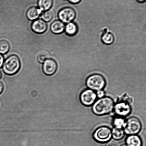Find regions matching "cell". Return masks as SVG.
<instances>
[{
    "instance_id": "6da1fadb",
    "label": "cell",
    "mask_w": 146,
    "mask_h": 146,
    "mask_svg": "<svg viewBox=\"0 0 146 146\" xmlns=\"http://www.w3.org/2000/svg\"><path fill=\"white\" fill-rule=\"evenodd\" d=\"M114 103L111 97H104L99 99L93 104V112L96 115L102 116L110 113L113 110Z\"/></svg>"
},
{
    "instance_id": "7a4b0ae2",
    "label": "cell",
    "mask_w": 146,
    "mask_h": 146,
    "mask_svg": "<svg viewBox=\"0 0 146 146\" xmlns=\"http://www.w3.org/2000/svg\"><path fill=\"white\" fill-rule=\"evenodd\" d=\"M21 67V63L18 56L12 55L8 57L4 61L3 70L5 74L13 75L18 72Z\"/></svg>"
},
{
    "instance_id": "3957f363",
    "label": "cell",
    "mask_w": 146,
    "mask_h": 146,
    "mask_svg": "<svg viewBox=\"0 0 146 146\" xmlns=\"http://www.w3.org/2000/svg\"><path fill=\"white\" fill-rule=\"evenodd\" d=\"M106 81L104 76L101 74H91L87 77L86 81V85L89 89L93 91L103 90L105 88Z\"/></svg>"
},
{
    "instance_id": "277c9868",
    "label": "cell",
    "mask_w": 146,
    "mask_h": 146,
    "mask_svg": "<svg viewBox=\"0 0 146 146\" xmlns=\"http://www.w3.org/2000/svg\"><path fill=\"white\" fill-rule=\"evenodd\" d=\"M141 127L140 120L137 117H131L125 121L123 130L127 135H136L141 131Z\"/></svg>"
},
{
    "instance_id": "5b68a950",
    "label": "cell",
    "mask_w": 146,
    "mask_h": 146,
    "mask_svg": "<svg viewBox=\"0 0 146 146\" xmlns=\"http://www.w3.org/2000/svg\"><path fill=\"white\" fill-rule=\"evenodd\" d=\"M93 137L95 141L99 142H108L112 137L111 130L106 126L100 127L94 131Z\"/></svg>"
},
{
    "instance_id": "8992f818",
    "label": "cell",
    "mask_w": 146,
    "mask_h": 146,
    "mask_svg": "<svg viewBox=\"0 0 146 146\" xmlns=\"http://www.w3.org/2000/svg\"><path fill=\"white\" fill-rule=\"evenodd\" d=\"M96 94L91 89H86L80 94V99L81 103L86 106L93 105L97 99Z\"/></svg>"
},
{
    "instance_id": "52a82bcc",
    "label": "cell",
    "mask_w": 146,
    "mask_h": 146,
    "mask_svg": "<svg viewBox=\"0 0 146 146\" xmlns=\"http://www.w3.org/2000/svg\"><path fill=\"white\" fill-rule=\"evenodd\" d=\"M76 17V12L70 7H66L60 10L58 13V17L60 21L66 23L72 22Z\"/></svg>"
},
{
    "instance_id": "ba28073f",
    "label": "cell",
    "mask_w": 146,
    "mask_h": 146,
    "mask_svg": "<svg viewBox=\"0 0 146 146\" xmlns=\"http://www.w3.org/2000/svg\"><path fill=\"white\" fill-rule=\"evenodd\" d=\"M113 110L117 115L123 117L129 115L131 112V108L128 103L122 101L117 103L114 106Z\"/></svg>"
},
{
    "instance_id": "9c48e42d",
    "label": "cell",
    "mask_w": 146,
    "mask_h": 146,
    "mask_svg": "<svg viewBox=\"0 0 146 146\" xmlns=\"http://www.w3.org/2000/svg\"><path fill=\"white\" fill-rule=\"evenodd\" d=\"M58 69V64L55 60L48 59L43 63L42 71L47 75H51L55 74Z\"/></svg>"
},
{
    "instance_id": "30bf717a",
    "label": "cell",
    "mask_w": 146,
    "mask_h": 146,
    "mask_svg": "<svg viewBox=\"0 0 146 146\" xmlns=\"http://www.w3.org/2000/svg\"><path fill=\"white\" fill-rule=\"evenodd\" d=\"M46 22L42 19L35 20L31 24V28L33 31L38 34L43 33L47 29Z\"/></svg>"
},
{
    "instance_id": "8fae6325",
    "label": "cell",
    "mask_w": 146,
    "mask_h": 146,
    "mask_svg": "<svg viewBox=\"0 0 146 146\" xmlns=\"http://www.w3.org/2000/svg\"><path fill=\"white\" fill-rule=\"evenodd\" d=\"M65 24L62 21L60 20H56L51 24L50 29L54 34H60L65 31Z\"/></svg>"
},
{
    "instance_id": "7c38bea8",
    "label": "cell",
    "mask_w": 146,
    "mask_h": 146,
    "mask_svg": "<svg viewBox=\"0 0 146 146\" xmlns=\"http://www.w3.org/2000/svg\"><path fill=\"white\" fill-rule=\"evenodd\" d=\"M41 11L39 8L36 7H31L27 11L26 15L27 18L31 21L36 20L40 15Z\"/></svg>"
},
{
    "instance_id": "4fadbf2b",
    "label": "cell",
    "mask_w": 146,
    "mask_h": 146,
    "mask_svg": "<svg viewBox=\"0 0 146 146\" xmlns=\"http://www.w3.org/2000/svg\"><path fill=\"white\" fill-rule=\"evenodd\" d=\"M127 146H141L142 141L141 138L137 135H130L126 140Z\"/></svg>"
},
{
    "instance_id": "5bb4252c",
    "label": "cell",
    "mask_w": 146,
    "mask_h": 146,
    "mask_svg": "<svg viewBox=\"0 0 146 146\" xmlns=\"http://www.w3.org/2000/svg\"><path fill=\"white\" fill-rule=\"evenodd\" d=\"M65 30L67 35L73 36L78 32V27L76 23L71 22L67 24Z\"/></svg>"
},
{
    "instance_id": "9a60e30c",
    "label": "cell",
    "mask_w": 146,
    "mask_h": 146,
    "mask_svg": "<svg viewBox=\"0 0 146 146\" xmlns=\"http://www.w3.org/2000/svg\"><path fill=\"white\" fill-rule=\"evenodd\" d=\"M115 40L114 35L112 33L105 31L103 33L101 36V40L104 44L106 45H111L114 43Z\"/></svg>"
},
{
    "instance_id": "2e32d148",
    "label": "cell",
    "mask_w": 146,
    "mask_h": 146,
    "mask_svg": "<svg viewBox=\"0 0 146 146\" xmlns=\"http://www.w3.org/2000/svg\"><path fill=\"white\" fill-rule=\"evenodd\" d=\"M53 3V0H38V7L41 11H48L52 7Z\"/></svg>"
},
{
    "instance_id": "e0dca14e",
    "label": "cell",
    "mask_w": 146,
    "mask_h": 146,
    "mask_svg": "<svg viewBox=\"0 0 146 146\" xmlns=\"http://www.w3.org/2000/svg\"><path fill=\"white\" fill-rule=\"evenodd\" d=\"M112 137L113 139L117 141L122 139L123 138L125 133L122 129L114 128L111 131Z\"/></svg>"
},
{
    "instance_id": "ac0fdd59",
    "label": "cell",
    "mask_w": 146,
    "mask_h": 146,
    "mask_svg": "<svg viewBox=\"0 0 146 146\" xmlns=\"http://www.w3.org/2000/svg\"><path fill=\"white\" fill-rule=\"evenodd\" d=\"M10 48V44L8 41L5 40L0 41V54L7 53L9 51Z\"/></svg>"
},
{
    "instance_id": "d6986e66",
    "label": "cell",
    "mask_w": 146,
    "mask_h": 146,
    "mask_svg": "<svg viewBox=\"0 0 146 146\" xmlns=\"http://www.w3.org/2000/svg\"><path fill=\"white\" fill-rule=\"evenodd\" d=\"M125 121L123 117H116L113 120V124L114 128L123 129L125 123Z\"/></svg>"
},
{
    "instance_id": "ffe728a7",
    "label": "cell",
    "mask_w": 146,
    "mask_h": 146,
    "mask_svg": "<svg viewBox=\"0 0 146 146\" xmlns=\"http://www.w3.org/2000/svg\"><path fill=\"white\" fill-rule=\"evenodd\" d=\"M53 13L51 11H47L43 13L41 15V18L45 22H49L52 20L53 18Z\"/></svg>"
},
{
    "instance_id": "44dd1931",
    "label": "cell",
    "mask_w": 146,
    "mask_h": 146,
    "mask_svg": "<svg viewBox=\"0 0 146 146\" xmlns=\"http://www.w3.org/2000/svg\"><path fill=\"white\" fill-rule=\"evenodd\" d=\"M48 53L45 51H42L38 54L37 57V60L38 62L42 63L46 60L48 59Z\"/></svg>"
},
{
    "instance_id": "7402d4cb",
    "label": "cell",
    "mask_w": 146,
    "mask_h": 146,
    "mask_svg": "<svg viewBox=\"0 0 146 146\" xmlns=\"http://www.w3.org/2000/svg\"><path fill=\"white\" fill-rule=\"evenodd\" d=\"M106 146H120V144L118 141L113 139L108 141Z\"/></svg>"
},
{
    "instance_id": "603a6c76",
    "label": "cell",
    "mask_w": 146,
    "mask_h": 146,
    "mask_svg": "<svg viewBox=\"0 0 146 146\" xmlns=\"http://www.w3.org/2000/svg\"><path fill=\"white\" fill-rule=\"evenodd\" d=\"M96 94L97 97H98L99 98H102V97H104V93L103 90L97 91V92Z\"/></svg>"
},
{
    "instance_id": "cb8c5ba5",
    "label": "cell",
    "mask_w": 146,
    "mask_h": 146,
    "mask_svg": "<svg viewBox=\"0 0 146 146\" xmlns=\"http://www.w3.org/2000/svg\"><path fill=\"white\" fill-rule=\"evenodd\" d=\"M68 1L73 4H78L81 2L82 0H68Z\"/></svg>"
},
{
    "instance_id": "d4e9b609",
    "label": "cell",
    "mask_w": 146,
    "mask_h": 146,
    "mask_svg": "<svg viewBox=\"0 0 146 146\" xmlns=\"http://www.w3.org/2000/svg\"><path fill=\"white\" fill-rule=\"evenodd\" d=\"M4 62V58L2 54H0V68L2 66Z\"/></svg>"
},
{
    "instance_id": "484cf974",
    "label": "cell",
    "mask_w": 146,
    "mask_h": 146,
    "mask_svg": "<svg viewBox=\"0 0 146 146\" xmlns=\"http://www.w3.org/2000/svg\"><path fill=\"white\" fill-rule=\"evenodd\" d=\"M4 85L1 81H0V94L2 93L4 90Z\"/></svg>"
},
{
    "instance_id": "4316f807",
    "label": "cell",
    "mask_w": 146,
    "mask_h": 146,
    "mask_svg": "<svg viewBox=\"0 0 146 146\" xmlns=\"http://www.w3.org/2000/svg\"><path fill=\"white\" fill-rule=\"evenodd\" d=\"M138 2L140 3H143L145 2L146 0H136Z\"/></svg>"
},
{
    "instance_id": "83f0119b",
    "label": "cell",
    "mask_w": 146,
    "mask_h": 146,
    "mask_svg": "<svg viewBox=\"0 0 146 146\" xmlns=\"http://www.w3.org/2000/svg\"><path fill=\"white\" fill-rule=\"evenodd\" d=\"M1 75H2V74H1V71H0V79H1Z\"/></svg>"
},
{
    "instance_id": "f1b7e54d",
    "label": "cell",
    "mask_w": 146,
    "mask_h": 146,
    "mask_svg": "<svg viewBox=\"0 0 146 146\" xmlns=\"http://www.w3.org/2000/svg\"><path fill=\"white\" fill-rule=\"evenodd\" d=\"M121 146H127L126 145H121Z\"/></svg>"
}]
</instances>
